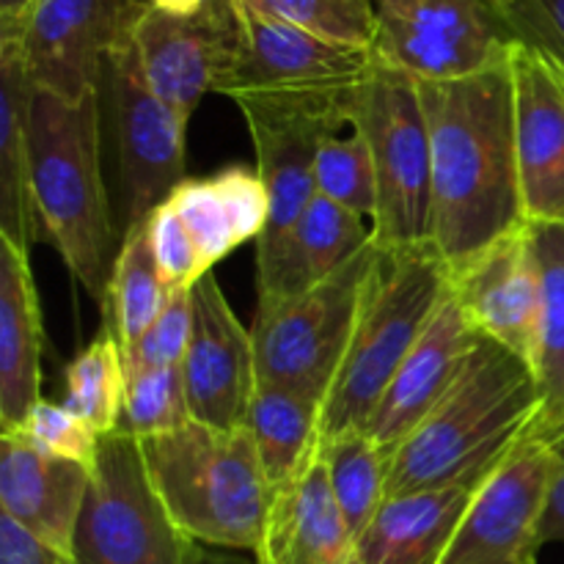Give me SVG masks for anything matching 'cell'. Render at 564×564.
I'll return each instance as SVG.
<instances>
[{"label":"cell","mask_w":564,"mask_h":564,"mask_svg":"<svg viewBox=\"0 0 564 564\" xmlns=\"http://www.w3.org/2000/svg\"><path fill=\"white\" fill-rule=\"evenodd\" d=\"M433 158L430 246L457 273L527 224L510 61L460 80H416Z\"/></svg>","instance_id":"6da1fadb"},{"label":"cell","mask_w":564,"mask_h":564,"mask_svg":"<svg viewBox=\"0 0 564 564\" xmlns=\"http://www.w3.org/2000/svg\"><path fill=\"white\" fill-rule=\"evenodd\" d=\"M534 369L479 336L460 375L389 463L386 499L419 490H477L538 430Z\"/></svg>","instance_id":"7a4b0ae2"},{"label":"cell","mask_w":564,"mask_h":564,"mask_svg":"<svg viewBox=\"0 0 564 564\" xmlns=\"http://www.w3.org/2000/svg\"><path fill=\"white\" fill-rule=\"evenodd\" d=\"M28 152L39 224L83 290L105 308L124 235L102 174L99 94L66 102L36 88L28 110Z\"/></svg>","instance_id":"3957f363"},{"label":"cell","mask_w":564,"mask_h":564,"mask_svg":"<svg viewBox=\"0 0 564 564\" xmlns=\"http://www.w3.org/2000/svg\"><path fill=\"white\" fill-rule=\"evenodd\" d=\"M141 452L154 490L187 538L215 549L257 551L273 490L246 430L191 422L141 441Z\"/></svg>","instance_id":"277c9868"},{"label":"cell","mask_w":564,"mask_h":564,"mask_svg":"<svg viewBox=\"0 0 564 564\" xmlns=\"http://www.w3.org/2000/svg\"><path fill=\"white\" fill-rule=\"evenodd\" d=\"M452 292V275L433 246L394 253L380 264L347 356L323 402L319 438L367 427L386 386L419 345Z\"/></svg>","instance_id":"5b68a950"},{"label":"cell","mask_w":564,"mask_h":564,"mask_svg":"<svg viewBox=\"0 0 564 564\" xmlns=\"http://www.w3.org/2000/svg\"><path fill=\"white\" fill-rule=\"evenodd\" d=\"M347 124L372 158L378 209L372 242L380 253L430 246L433 229V158L419 83L375 61L347 99Z\"/></svg>","instance_id":"8992f818"},{"label":"cell","mask_w":564,"mask_h":564,"mask_svg":"<svg viewBox=\"0 0 564 564\" xmlns=\"http://www.w3.org/2000/svg\"><path fill=\"white\" fill-rule=\"evenodd\" d=\"M383 253L372 240L314 290L295 297H259L253 317L257 386H275L325 402L347 356Z\"/></svg>","instance_id":"52a82bcc"},{"label":"cell","mask_w":564,"mask_h":564,"mask_svg":"<svg viewBox=\"0 0 564 564\" xmlns=\"http://www.w3.org/2000/svg\"><path fill=\"white\" fill-rule=\"evenodd\" d=\"M97 94L116 158V220L127 235L187 180V119L149 88L130 28L105 55Z\"/></svg>","instance_id":"ba28073f"},{"label":"cell","mask_w":564,"mask_h":564,"mask_svg":"<svg viewBox=\"0 0 564 564\" xmlns=\"http://www.w3.org/2000/svg\"><path fill=\"white\" fill-rule=\"evenodd\" d=\"M75 564H198L187 538L147 471L141 441L124 430L99 438L80 521L72 540Z\"/></svg>","instance_id":"9c48e42d"},{"label":"cell","mask_w":564,"mask_h":564,"mask_svg":"<svg viewBox=\"0 0 564 564\" xmlns=\"http://www.w3.org/2000/svg\"><path fill=\"white\" fill-rule=\"evenodd\" d=\"M372 55L413 80H460L510 61L516 44L501 0H372Z\"/></svg>","instance_id":"30bf717a"},{"label":"cell","mask_w":564,"mask_h":564,"mask_svg":"<svg viewBox=\"0 0 564 564\" xmlns=\"http://www.w3.org/2000/svg\"><path fill=\"white\" fill-rule=\"evenodd\" d=\"M345 94H242L235 97L251 132L257 171L270 196V220L257 248L279 240L317 198L319 147L347 124Z\"/></svg>","instance_id":"8fae6325"},{"label":"cell","mask_w":564,"mask_h":564,"mask_svg":"<svg viewBox=\"0 0 564 564\" xmlns=\"http://www.w3.org/2000/svg\"><path fill=\"white\" fill-rule=\"evenodd\" d=\"M149 88L174 113L191 121L207 94H218L240 47L235 0H209L191 17L141 6L130 25Z\"/></svg>","instance_id":"7c38bea8"},{"label":"cell","mask_w":564,"mask_h":564,"mask_svg":"<svg viewBox=\"0 0 564 564\" xmlns=\"http://www.w3.org/2000/svg\"><path fill=\"white\" fill-rule=\"evenodd\" d=\"M551 477L549 441H523L479 485L441 564H538Z\"/></svg>","instance_id":"4fadbf2b"},{"label":"cell","mask_w":564,"mask_h":564,"mask_svg":"<svg viewBox=\"0 0 564 564\" xmlns=\"http://www.w3.org/2000/svg\"><path fill=\"white\" fill-rule=\"evenodd\" d=\"M235 6L240 47L218 94H345L372 72V50L325 42L246 3Z\"/></svg>","instance_id":"5bb4252c"},{"label":"cell","mask_w":564,"mask_h":564,"mask_svg":"<svg viewBox=\"0 0 564 564\" xmlns=\"http://www.w3.org/2000/svg\"><path fill=\"white\" fill-rule=\"evenodd\" d=\"M147 0H36L20 42L39 91L80 102L99 88L102 61Z\"/></svg>","instance_id":"9a60e30c"},{"label":"cell","mask_w":564,"mask_h":564,"mask_svg":"<svg viewBox=\"0 0 564 564\" xmlns=\"http://www.w3.org/2000/svg\"><path fill=\"white\" fill-rule=\"evenodd\" d=\"M182 380L193 422L215 430L246 427L257 391L253 336L242 328L213 273L193 286V334Z\"/></svg>","instance_id":"2e32d148"},{"label":"cell","mask_w":564,"mask_h":564,"mask_svg":"<svg viewBox=\"0 0 564 564\" xmlns=\"http://www.w3.org/2000/svg\"><path fill=\"white\" fill-rule=\"evenodd\" d=\"M452 295L479 336L534 369L543 284L529 220L452 273Z\"/></svg>","instance_id":"e0dca14e"},{"label":"cell","mask_w":564,"mask_h":564,"mask_svg":"<svg viewBox=\"0 0 564 564\" xmlns=\"http://www.w3.org/2000/svg\"><path fill=\"white\" fill-rule=\"evenodd\" d=\"M510 72L523 218L564 226V69L516 44Z\"/></svg>","instance_id":"ac0fdd59"},{"label":"cell","mask_w":564,"mask_h":564,"mask_svg":"<svg viewBox=\"0 0 564 564\" xmlns=\"http://www.w3.org/2000/svg\"><path fill=\"white\" fill-rule=\"evenodd\" d=\"M477 339L479 334L471 328L449 292L419 345L408 352L402 367L386 386L378 408L364 427V433L389 457V463L402 441L427 419V413L449 391Z\"/></svg>","instance_id":"d6986e66"},{"label":"cell","mask_w":564,"mask_h":564,"mask_svg":"<svg viewBox=\"0 0 564 564\" xmlns=\"http://www.w3.org/2000/svg\"><path fill=\"white\" fill-rule=\"evenodd\" d=\"M91 471L33 449L20 435H0V516L72 556Z\"/></svg>","instance_id":"ffe728a7"},{"label":"cell","mask_w":564,"mask_h":564,"mask_svg":"<svg viewBox=\"0 0 564 564\" xmlns=\"http://www.w3.org/2000/svg\"><path fill=\"white\" fill-rule=\"evenodd\" d=\"M352 534L330 490L319 449L286 485L273 490L257 564H347Z\"/></svg>","instance_id":"44dd1931"},{"label":"cell","mask_w":564,"mask_h":564,"mask_svg":"<svg viewBox=\"0 0 564 564\" xmlns=\"http://www.w3.org/2000/svg\"><path fill=\"white\" fill-rule=\"evenodd\" d=\"M364 218L317 196L270 246L257 248L259 297H295L339 273L367 242Z\"/></svg>","instance_id":"7402d4cb"},{"label":"cell","mask_w":564,"mask_h":564,"mask_svg":"<svg viewBox=\"0 0 564 564\" xmlns=\"http://www.w3.org/2000/svg\"><path fill=\"white\" fill-rule=\"evenodd\" d=\"M42 400V306L28 248L0 235V435Z\"/></svg>","instance_id":"603a6c76"},{"label":"cell","mask_w":564,"mask_h":564,"mask_svg":"<svg viewBox=\"0 0 564 564\" xmlns=\"http://www.w3.org/2000/svg\"><path fill=\"white\" fill-rule=\"evenodd\" d=\"M213 273L242 242L259 240L270 220V196L257 169L226 165L207 180L187 176L169 198Z\"/></svg>","instance_id":"cb8c5ba5"},{"label":"cell","mask_w":564,"mask_h":564,"mask_svg":"<svg viewBox=\"0 0 564 564\" xmlns=\"http://www.w3.org/2000/svg\"><path fill=\"white\" fill-rule=\"evenodd\" d=\"M477 490L391 496L352 543L347 564H441Z\"/></svg>","instance_id":"d4e9b609"},{"label":"cell","mask_w":564,"mask_h":564,"mask_svg":"<svg viewBox=\"0 0 564 564\" xmlns=\"http://www.w3.org/2000/svg\"><path fill=\"white\" fill-rule=\"evenodd\" d=\"M36 86L28 75L17 39H0V235L31 248L39 240V215L31 191L28 110Z\"/></svg>","instance_id":"484cf974"},{"label":"cell","mask_w":564,"mask_h":564,"mask_svg":"<svg viewBox=\"0 0 564 564\" xmlns=\"http://www.w3.org/2000/svg\"><path fill=\"white\" fill-rule=\"evenodd\" d=\"M323 402L275 386H257L248 405L246 433L270 490L290 482L319 449Z\"/></svg>","instance_id":"4316f807"},{"label":"cell","mask_w":564,"mask_h":564,"mask_svg":"<svg viewBox=\"0 0 564 564\" xmlns=\"http://www.w3.org/2000/svg\"><path fill=\"white\" fill-rule=\"evenodd\" d=\"M540 264V330L534 352L543 411L532 438L551 441L564 427V226L529 224Z\"/></svg>","instance_id":"83f0119b"},{"label":"cell","mask_w":564,"mask_h":564,"mask_svg":"<svg viewBox=\"0 0 564 564\" xmlns=\"http://www.w3.org/2000/svg\"><path fill=\"white\" fill-rule=\"evenodd\" d=\"M171 290L160 273L158 262L149 248L147 226L138 224L121 240V251L116 257L113 279H110L108 301H105V325L113 330L121 350L135 345L149 325L165 312Z\"/></svg>","instance_id":"f1b7e54d"},{"label":"cell","mask_w":564,"mask_h":564,"mask_svg":"<svg viewBox=\"0 0 564 564\" xmlns=\"http://www.w3.org/2000/svg\"><path fill=\"white\" fill-rule=\"evenodd\" d=\"M319 457H323L336 505H339L352 543H356L358 534L369 527V521L378 516L386 501L389 457L372 444L364 430L319 438Z\"/></svg>","instance_id":"f546056e"},{"label":"cell","mask_w":564,"mask_h":564,"mask_svg":"<svg viewBox=\"0 0 564 564\" xmlns=\"http://www.w3.org/2000/svg\"><path fill=\"white\" fill-rule=\"evenodd\" d=\"M64 380V405L75 411L94 433L108 435L119 430L121 411H124L127 367L119 339L108 325L86 350L72 358Z\"/></svg>","instance_id":"4dcf8cb0"},{"label":"cell","mask_w":564,"mask_h":564,"mask_svg":"<svg viewBox=\"0 0 564 564\" xmlns=\"http://www.w3.org/2000/svg\"><path fill=\"white\" fill-rule=\"evenodd\" d=\"M191 422L182 367L127 369L124 411H121L119 430L135 435L138 441H147L176 433Z\"/></svg>","instance_id":"1f68e13d"},{"label":"cell","mask_w":564,"mask_h":564,"mask_svg":"<svg viewBox=\"0 0 564 564\" xmlns=\"http://www.w3.org/2000/svg\"><path fill=\"white\" fill-rule=\"evenodd\" d=\"M248 9L273 20L290 22L334 44L372 50L375 20L372 0H240Z\"/></svg>","instance_id":"d6a6232c"},{"label":"cell","mask_w":564,"mask_h":564,"mask_svg":"<svg viewBox=\"0 0 564 564\" xmlns=\"http://www.w3.org/2000/svg\"><path fill=\"white\" fill-rule=\"evenodd\" d=\"M314 185H317V196L328 198L336 207L358 218H375L378 187H375L372 158L358 132H352L350 138L330 135L319 147Z\"/></svg>","instance_id":"836d02e7"},{"label":"cell","mask_w":564,"mask_h":564,"mask_svg":"<svg viewBox=\"0 0 564 564\" xmlns=\"http://www.w3.org/2000/svg\"><path fill=\"white\" fill-rule=\"evenodd\" d=\"M11 435L25 438L33 449L44 452L58 460L80 463V466L94 468L99 452V438L102 435L94 433L75 411L64 405V402H47L39 400L22 427Z\"/></svg>","instance_id":"e575fe53"},{"label":"cell","mask_w":564,"mask_h":564,"mask_svg":"<svg viewBox=\"0 0 564 564\" xmlns=\"http://www.w3.org/2000/svg\"><path fill=\"white\" fill-rule=\"evenodd\" d=\"M193 334V290H176L165 312L124 352L127 369L182 367Z\"/></svg>","instance_id":"d590c367"},{"label":"cell","mask_w":564,"mask_h":564,"mask_svg":"<svg viewBox=\"0 0 564 564\" xmlns=\"http://www.w3.org/2000/svg\"><path fill=\"white\" fill-rule=\"evenodd\" d=\"M143 226H147L149 248H152L154 262H158L160 273H163L165 284L171 290H193L209 273L204 268L196 242L187 235L185 224H182V218L174 213V207L169 202L160 204L143 220Z\"/></svg>","instance_id":"8d00e7d4"},{"label":"cell","mask_w":564,"mask_h":564,"mask_svg":"<svg viewBox=\"0 0 564 564\" xmlns=\"http://www.w3.org/2000/svg\"><path fill=\"white\" fill-rule=\"evenodd\" d=\"M512 33L564 69V0H501Z\"/></svg>","instance_id":"74e56055"},{"label":"cell","mask_w":564,"mask_h":564,"mask_svg":"<svg viewBox=\"0 0 564 564\" xmlns=\"http://www.w3.org/2000/svg\"><path fill=\"white\" fill-rule=\"evenodd\" d=\"M0 564H75V560L0 516Z\"/></svg>","instance_id":"f35d334b"},{"label":"cell","mask_w":564,"mask_h":564,"mask_svg":"<svg viewBox=\"0 0 564 564\" xmlns=\"http://www.w3.org/2000/svg\"><path fill=\"white\" fill-rule=\"evenodd\" d=\"M554 452V477H551L549 499H545L540 543H564V433L549 441Z\"/></svg>","instance_id":"ab89813d"},{"label":"cell","mask_w":564,"mask_h":564,"mask_svg":"<svg viewBox=\"0 0 564 564\" xmlns=\"http://www.w3.org/2000/svg\"><path fill=\"white\" fill-rule=\"evenodd\" d=\"M36 0H0V39L20 36Z\"/></svg>","instance_id":"60d3db41"},{"label":"cell","mask_w":564,"mask_h":564,"mask_svg":"<svg viewBox=\"0 0 564 564\" xmlns=\"http://www.w3.org/2000/svg\"><path fill=\"white\" fill-rule=\"evenodd\" d=\"M152 9L163 11V14H174V17H191L196 11H202L209 0H147Z\"/></svg>","instance_id":"b9f144b4"},{"label":"cell","mask_w":564,"mask_h":564,"mask_svg":"<svg viewBox=\"0 0 564 564\" xmlns=\"http://www.w3.org/2000/svg\"><path fill=\"white\" fill-rule=\"evenodd\" d=\"M235 3H240V0H235Z\"/></svg>","instance_id":"7bdbcfd3"},{"label":"cell","mask_w":564,"mask_h":564,"mask_svg":"<svg viewBox=\"0 0 564 564\" xmlns=\"http://www.w3.org/2000/svg\"><path fill=\"white\" fill-rule=\"evenodd\" d=\"M562 433H564V430H562ZM554 438H556V435H554Z\"/></svg>","instance_id":"ee69618b"},{"label":"cell","mask_w":564,"mask_h":564,"mask_svg":"<svg viewBox=\"0 0 564 564\" xmlns=\"http://www.w3.org/2000/svg\"><path fill=\"white\" fill-rule=\"evenodd\" d=\"M562 430H564V427H562ZM556 435H560V433H556Z\"/></svg>","instance_id":"f6af8a7d"}]
</instances>
